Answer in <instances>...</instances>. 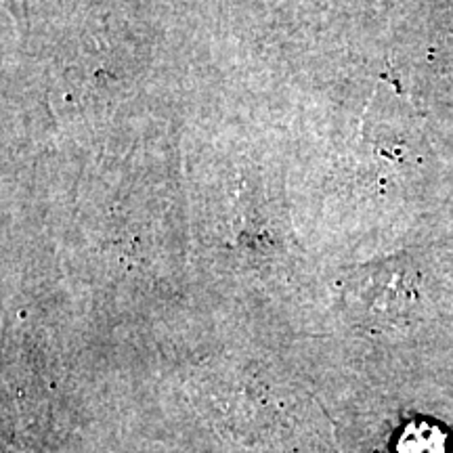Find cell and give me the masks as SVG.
Listing matches in <instances>:
<instances>
[{
	"mask_svg": "<svg viewBox=\"0 0 453 453\" xmlns=\"http://www.w3.org/2000/svg\"><path fill=\"white\" fill-rule=\"evenodd\" d=\"M344 300L365 326L399 330L411 324L420 307V280L403 260H384L355 271L344 286Z\"/></svg>",
	"mask_w": 453,
	"mask_h": 453,
	"instance_id": "1",
	"label": "cell"
},
{
	"mask_svg": "<svg viewBox=\"0 0 453 453\" xmlns=\"http://www.w3.org/2000/svg\"><path fill=\"white\" fill-rule=\"evenodd\" d=\"M399 453H445V434L439 426L428 422H416L405 428L401 434Z\"/></svg>",
	"mask_w": 453,
	"mask_h": 453,
	"instance_id": "2",
	"label": "cell"
}]
</instances>
